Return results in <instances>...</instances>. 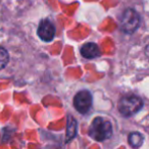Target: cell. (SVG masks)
Returning a JSON list of instances; mask_svg holds the SVG:
<instances>
[{"label": "cell", "instance_id": "obj_8", "mask_svg": "<svg viewBox=\"0 0 149 149\" xmlns=\"http://www.w3.org/2000/svg\"><path fill=\"white\" fill-rule=\"evenodd\" d=\"M143 136L140 134V133L138 132H134V133H131L130 135H129V144L131 145L132 147H135V148H137V147H140L141 145H142L143 143Z\"/></svg>", "mask_w": 149, "mask_h": 149}, {"label": "cell", "instance_id": "obj_1", "mask_svg": "<svg viewBox=\"0 0 149 149\" xmlns=\"http://www.w3.org/2000/svg\"><path fill=\"white\" fill-rule=\"evenodd\" d=\"M112 134V127L111 124L107 120L98 116L93 120L90 127L89 135L92 139L96 141H105Z\"/></svg>", "mask_w": 149, "mask_h": 149}, {"label": "cell", "instance_id": "obj_3", "mask_svg": "<svg viewBox=\"0 0 149 149\" xmlns=\"http://www.w3.org/2000/svg\"><path fill=\"white\" fill-rule=\"evenodd\" d=\"M140 17L138 13L132 8H129L123 13L120 19V28L127 34H133L139 27Z\"/></svg>", "mask_w": 149, "mask_h": 149}, {"label": "cell", "instance_id": "obj_9", "mask_svg": "<svg viewBox=\"0 0 149 149\" xmlns=\"http://www.w3.org/2000/svg\"><path fill=\"white\" fill-rule=\"evenodd\" d=\"M8 60H9L8 52L3 47H0V70H2L3 68H5V65L8 63Z\"/></svg>", "mask_w": 149, "mask_h": 149}, {"label": "cell", "instance_id": "obj_4", "mask_svg": "<svg viewBox=\"0 0 149 149\" xmlns=\"http://www.w3.org/2000/svg\"><path fill=\"white\" fill-rule=\"evenodd\" d=\"M74 105L80 113H87L92 106V95L89 91H80L74 98Z\"/></svg>", "mask_w": 149, "mask_h": 149}, {"label": "cell", "instance_id": "obj_5", "mask_svg": "<svg viewBox=\"0 0 149 149\" xmlns=\"http://www.w3.org/2000/svg\"><path fill=\"white\" fill-rule=\"evenodd\" d=\"M38 35L43 41L50 42L55 35V28H54L53 24L48 19L41 22L39 28H38Z\"/></svg>", "mask_w": 149, "mask_h": 149}, {"label": "cell", "instance_id": "obj_6", "mask_svg": "<svg viewBox=\"0 0 149 149\" xmlns=\"http://www.w3.org/2000/svg\"><path fill=\"white\" fill-rule=\"evenodd\" d=\"M81 54L85 58L91 59V58H95L100 55V50H99V47H98L95 43L90 42V43H87L84 46H82Z\"/></svg>", "mask_w": 149, "mask_h": 149}, {"label": "cell", "instance_id": "obj_2", "mask_svg": "<svg viewBox=\"0 0 149 149\" xmlns=\"http://www.w3.org/2000/svg\"><path fill=\"white\" fill-rule=\"evenodd\" d=\"M143 107V101L136 95H127L118 102V110L123 116H131Z\"/></svg>", "mask_w": 149, "mask_h": 149}, {"label": "cell", "instance_id": "obj_7", "mask_svg": "<svg viewBox=\"0 0 149 149\" xmlns=\"http://www.w3.org/2000/svg\"><path fill=\"white\" fill-rule=\"evenodd\" d=\"M66 125V141H70L77 134V120L72 116H68Z\"/></svg>", "mask_w": 149, "mask_h": 149}]
</instances>
